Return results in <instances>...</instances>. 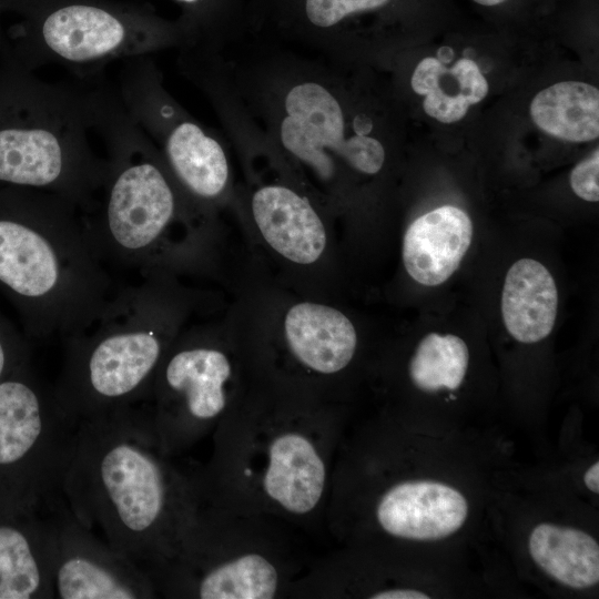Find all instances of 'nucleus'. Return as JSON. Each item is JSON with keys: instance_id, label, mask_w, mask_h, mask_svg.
Wrapping results in <instances>:
<instances>
[{"instance_id": "nucleus-20", "label": "nucleus", "mask_w": 599, "mask_h": 599, "mask_svg": "<svg viewBox=\"0 0 599 599\" xmlns=\"http://www.w3.org/2000/svg\"><path fill=\"white\" fill-rule=\"evenodd\" d=\"M390 0H303L304 27L288 34L302 52L321 55L338 28L351 17L385 7Z\"/></svg>"}, {"instance_id": "nucleus-4", "label": "nucleus", "mask_w": 599, "mask_h": 599, "mask_svg": "<svg viewBox=\"0 0 599 599\" xmlns=\"http://www.w3.org/2000/svg\"><path fill=\"white\" fill-rule=\"evenodd\" d=\"M175 317L160 270L120 283L93 325L63 341L52 387L65 415L78 423L142 402L173 344Z\"/></svg>"}, {"instance_id": "nucleus-2", "label": "nucleus", "mask_w": 599, "mask_h": 599, "mask_svg": "<svg viewBox=\"0 0 599 599\" xmlns=\"http://www.w3.org/2000/svg\"><path fill=\"white\" fill-rule=\"evenodd\" d=\"M202 467L204 496L296 531L325 526L337 451L339 413L291 392L241 398L212 434Z\"/></svg>"}, {"instance_id": "nucleus-24", "label": "nucleus", "mask_w": 599, "mask_h": 599, "mask_svg": "<svg viewBox=\"0 0 599 599\" xmlns=\"http://www.w3.org/2000/svg\"><path fill=\"white\" fill-rule=\"evenodd\" d=\"M176 1H180V2H183V3L193 4V3L200 2L201 0H176Z\"/></svg>"}, {"instance_id": "nucleus-9", "label": "nucleus", "mask_w": 599, "mask_h": 599, "mask_svg": "<svg viewBox=\"0 0 599 599\" xmlns=\"http://www.w3.org/2000/svg\"><path fill=\"white\" fill-rule=\"evenodd\" d=\"M184 35L126 20L90 3H70L49 11L32 48L38 63L83 77L122 60L179 49Z\"/></svg>"}, {"instance_id": "nucleus-13", "label": "nucleus", "mask_w": 599, "mask_h": 599, "mask_svg": "<svg viewBox=\"0 0 599 599\" xmlns=\"http://www.w3.org/2000/svg\"><path fill=\"white\" fill-rule=\"evenodd\" d=\"M473 236L468 214L444 205L414 220L403 242V261L409 276L426 286L446 282L458 268Z\"/></svg>"}, {"instance_id": "nucleus-8", "label": "nucleus", "mask_w": 599, "mask_h": 599, "mask_svg": "<svg viewBox=\"0 0 599 599\" xmlns=\"http://www.w3.org/2000/svg\"><path fill=\"white\" fill-rule=\"evenodd\" d=\"M235 365L206 342L172 344L145 397L136 404L163 448L181 456L212 435L242 397H235Z\"/></svg>"}, {"instance_id": "nucleus-14", "label": "nucleus", "mask_w": 599, "mask_h": 599, "mask_svg": "<svg viewBox=\"0 0 599 599\" xmlns=\"http://www.w3.org/2000/svg\"><path fill=\"white\" fill-rule=\"evenodd\" d=\"M49 509L27 528L0 524V599L54 598Z\"/></svg>"}, {"instance_id": "nucleus-1", "label": "nucleus", "mask_w": 599, "mask_h": 599, "mask_svg": "<svg viewBox=\"0 0 599 599\" xmlns=\"http://www.w3.org/2000/svg\"><path fill=\"white\" fill-rule=\"evenodd\" d=\"M177 457L163 448L138 405L77 423L65 500L148 577L173 554L204 498L202 468Z\"/></svg>"}, {"instance_id": "nucleus-17", "label": "nucleus", "mask_w": 599, "mask_h": 599, "mask_svg": "<svg viewBox=\"0 0 599 599\" xmlns=\"http://www.w3.org/2000/svg\"><path fill=\"white\" fill-rule=\"evenodd\" d=\"M410 87L415 93L425 97L426 114L447 124L461 120L469 106L480 102L489 89L474 60L463 58L448 68L432 57L416 65Z\"/></svg>"}, {"instance_id": "nucleus-16", "label": "nucleus", "mask_w": 599, "mask_h": 599, "mask_svg": "<svg viewBox=\"0 0 599 599\" xmlns=\"http://www.w3.org/2000/svg\"><path fill=\"white\" fill-rule=\"evenodd\" d=\"M535 565L562 586L583 590L599 582V545L588 532L541 522L528 536Z\"/></svg>"}, {"instance_id": "nucleus-6", "label": "nucleus", "mask_w": 599, "mask_h": 599, "mask_svg": "<svg viewBox=\"0 0 599 599\" xmlns=\"http://www.w3.org/2000/svg\"><path fill=\"white\" fill-rule=\"evenodd\" d=\"M102 131L104 177L81 211L89 240L112 274L160 270L165 236L189 204L111 81L104 93Z\"/></svg>"}, {"instance_id": "nucleus-15", "label": "nucleus", "mask_w": 599, "mask_h": 599, "mask_svg": "<svg viewBox=\"0 0 599 599\" xmlns=\"http://www.w3.org/2000/svg\"><path fill=\"white\" fill-rule=\"evenodd\" d=\"M558 291L550 272L540 262L521 258L508 270L501 296L504 324L525 344L537 343L552 331Z\"/></svg>"}, {"instance_id": "nucleus-3", "label": "nucleus", "mask_w": 599, "mask_h": 599, "mask_svg": "<svg viewBox=\"0 0 599 599\" xmlns=\"http://www.w3.org/2000/svg\"><path fill=\"white\" fill-rule=\"evenodd\" d=\"M120 283L94 251L77 204L42 191L0 190V293L28 336L81 334Z\"/></svg>"}, {"instance_id": "nucleus-21", "label": "nucleus", "mask_w": 599, "mask_h": 599, "mask_svg": "<svg viewBox=\"0 0 599 599\" xmlns=\"http://www.w3.org/2000/svg\"><path fill=\"white\" fill-rule=\"evenodd\" d=\"M599 152L578 163L570 173V185L576 195L588 202L599 201Z\"/></svg>"}, {"instance_id": "nucleus-11", "label": "nucleus", "mask_w": 599, "mask_h": 599, "mask_svg": "<svg viewBox=\"0 0 599 599\" xmlns=\"http://www.w3.org/2000/svg\"><path fill=\"white\" fill-rule=\"evenodd\" d=\"M250 205L258 231L278 254L298 264L319 258L326 232L309 199L293 186L271 183L252 193Z\"/></svg>"}, {"instance_id": "nucleus-5", "label": "nucleus", "mask_w": 599, "mask_h": 599, "mask_svg": "<svg viewBox=\"0 0 599 599\" xmlns=\"http://www.w3.org/2000/svg\"><path fill=\"white\" fill-rule=\"evenodd\" d=\"M278 520L203 498L173 554L149 578L158 598H290L314 560Z\"/></svg>"}, {"instance_id": "nucleus-19", "label": "nucleus", "mask_w": 599, "mask_h": 599, "mask_svg": "<svg viewBox=\"0 0 599 599\" xmlns=\"http://www.w3.org/2000/svg\"><path fill=\"white\" fill-rule=\"evenodd\" d=\"M468 363L469 351L460 337L430 333L417 345L408 375L423 392L455 390L464 382Z\"/></svg>"}, {"instance_id": "nucleus-18", "label": "nucleus", "mask_w": 599, "mask_h": 599, "mask_svg": "<svg viewBox=\"0 0 599 599\" xmlns=\"http://www.w3.org/2000/svg\"><path fill=\"white\" fill-rule=\"evenodd\" d=\"M530 115L544 132L569 142H589L599 135V91L596 87L565 81L532 99Z\"/></svg>"}, {"instance_id": "nucleus-12", "label": "nucleus", "mask_w": 599, "mask_h": 599, "mask_svg": "<svg viewBox=\"0 0 599 599\" xmlns=\"http://www.w3.org/2000/svg\"><path fill=\"white\" fill-rule=\"evenodd\" d=\"M284 336L295 365L317 378H328L345 370L357 347L354 325L343 313L311 302L295 304L288 309Z\"/></svg>"}, {"instance_id": "nucleus-23", "label": "nucleus", "mask_w": 599, "mask_h": 599, "mask_svg": "<svg viewBox=\"0 0 599 599\" xmlns=\"http://www.w3.org/2000/svg\"><path fill=\"white\" fill-rule=\"evenodd\" d=\"M473 1H475L476 3H479L481 6L491 7V6L500 4V3L505 2L506 0H473Z\"/></svg>"}, {"instance_id": "nucleus-7", "label": "nucleus", "mask_w": 599, "mask_h": 599, "mask_svg": "<svg viewBox=\"0 0 599 599\" xmlns=\"http://www.w3.org/2000/svg\"><path fill=\"white\" fill-rule=\"evenodd\" d=\"M113 83L124 109L154 144L186 202L203 206L221 199L230 181L225 145L170 94L152 57L120 61Z\"/></svg>"}, {"instance_id": "nucleus-10", "label": "nucleus", "mask_w": 599, "mask_h": 599, "mask_svg": "<svg viewBox=\"0 0 599 599\" xmlns=\"http://www.w3.org/2000/svg\"><path fill=\"white\" fill-rule=\"evenodd\" d=\"M53 588L59 599H151L146 573L87 528L63 495L50 509Z\"/></svg>"}, {"instance_id": "nucleus-22", "label": "nucleus", "mask_w": 599, "mask_h": 599, "mask_svg": "<svg viewBox=\"0 0 599 599\" xmlns=\"http://www.w3.org/2000/svg\"><path fill=\"white\" fill-rule=\"evenodd\" d=\"M586 487L593 494H599V463L596 461L586 470L583 475Z\"/></svg>"}]
</instances>
